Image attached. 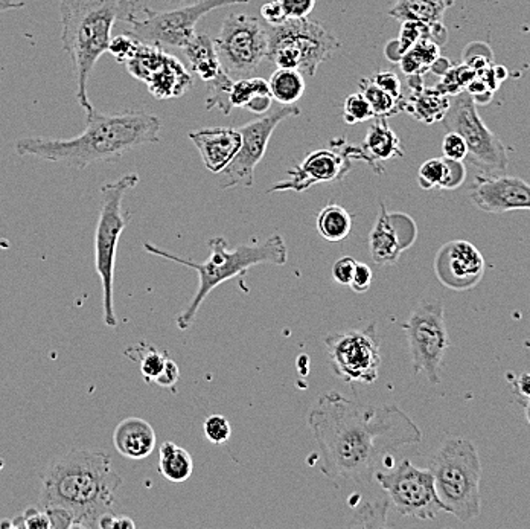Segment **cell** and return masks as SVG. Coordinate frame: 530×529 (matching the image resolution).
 Wrapping results in <instances>:
<instances>
[{
  "label": "cell",
  "instance_id": "cell-30",
  "mask_svg": "<svg viewBox=\"0 0 530 529\" xmlns=\"http://www.w3.org/2000/svg\"><path fill=\"white\" fill-rule=\"evenodd\" d=\"M125 356L132 358V362L139 364L141 374L149 385H153L157 381L160 374L164 373L168 358H170L166 351H160L154 345L145 342L128 348Z\"/></svg>",
  "mask_w": 530,
  "mask_h": 529
},
{
  "label": "cell",
  "instance_id": "cell-40",
  "mask_svg": "<svg viewBox=\"0 0 530 529\" xmlns=\"http://www.w3.org/2000/svg\"><path fill=\"white\" fill-rule=\"evenodd\" d=\"M142 44L136 36L132 33L121 34L117 37L112 38L108 52L116 59V61L125 65L128 60L132 59V54L138 51L139 44Z\"/></svg>",
  "mask_w": 530,
  "mask_h": 529
},
{
  "label": "cell",
  "instance_id": "cell-17",
  "mask_svg": "<svg viewBox=\"0 0 530 529\" xmlns=\"http://www.w3.org/2000/svg\"><path fill=\"white\" fill-rule=\"evenodd\" d=\"M486 270L482 252L472 243L453 240L440 247L435 258L436 278L454 292H467L478 285Z\"/></svg>",
  "mask_w": 530,
  "mask_h": 529
},
{
  "label": "cell",
  "instance_id": "cell-1",
  "mask_svg": "<svg viewBox=\"0 0 530 529\" xmlns=\"http://www.w3.org/2000/svg\"><path fill=\"white\" fill-rule=\"evenodd\" d=\"M317 443L318 465L335 485H366L395 450L421 443L422 433L395 405L361 406L339 392H326L308 413Z\"/></svg>",
  "mask_w": 530,
  "mask_h": 529
},
{
  "label": "cell",
  "instance_id": "cell-47",
  "mask_svg": "<svg viewBox=\"0 0 530 529\" xmlns=\"http://www.w3.org/2000/svg\"><path fill=\"white\" fill-rule=\"evenodd\" d=\"M288 19H305L316 8V0H277Z\"/></svg>",
  "mask_w": 530,
  "mask_h": 529
},
{
  "label": "cell",
  "instance_id": "cell-45",
  "mask_svg": "<svg viewBox=\"0 0 530 529\" xmlns=\"http://www.w3.org/2000/svg\"><path fill=\"white\" fill-rule=\"evenodd\" d=\"M11 526H17V528H52L51 525V518L48 513L37 511V509H28L23 513V516H17L14 517V522H11Z\"/></svg>",
  "mask_w": 530,
  "mask_h": 529
},
{
  "label": "cell",
  "instance_id": "cell-42",
  "mask_svg": "<svg viewBox=\"0 0 530 529\" xmlns=\"http://www.w3.org/2000/svg\"><path fill=\"white\" fill-rule=\"evenodd\" d=\"M389 501H381L380 503H369L358 514V522L356 525L361 526H386V514H388Z\"/></svg>",
  "mask_w": 530,
  "mask_h": 529
},
{
  "label": "cell",
  "instance_id": "cell-39",
  "mask_svg": "<svg viewBox=\"0 0 530 529\" xmlns=\"http://www.w3.org/2000/svg\"><path fill=\"white\" fill-rule=\"evenodd\" d=\"M444 176V157H433L425 161L418 172V182L422 189H433L439 187Z\"/></svg>",
  "mask_w": 530,
  "mask_h": 529
},
{
  "label": "cell",
  "instance_id": "cell-29",
  "mask_svg": "<svg viewBox=\"0 0 530 529\" xmlns=\"http://www.w3.org/2000/svg\"><path fill=\"white\" fill-rule=\"evenodd\" d=\"M269 87L273 100L282 106H294V102L303 97L307 84L302 72L277 68V70L271 74Z\"/></svg>",
  "mask_w": 530,
  "mask_h": 529
},
{
  "label": "cell",
  "instance_id": "cell-24",
  "mask_svg": "<svg viewBox=\"0 0 530 529\" xmlns=\"http://www.w3.org/2000/svg\"><path fill=\"white\" fill-rule=\"evenodd\" d=\"M412 91V95L404 101V112L425 124H435L444 119L450 108L451 98L448 95L439 89L424 86Z\"/></svg>",
  "mask_w": 530,
  "mask_h": 529
},
{
  "label": "cell",
  "instance_id": "cell-23",
  "mask_svg": "<svg viewBox=\"0 0 530 529\" xmlns=\"http://www.w3.org/2000/svg\"><path fill=\"white\" fill-rule=\"evenodd\" d=\"M149 93L157 100H171L185 95L194 86L189 70L174 55L166 54L164 65L147 83Z\"/></svg>",
  "mask_w": 530,
  "mask_h": 529
},
{
  "label": "cell",
  "instance_id": "cell-11",
  "mask_svg": "<svg viewBox=\"0 0 530 529\" xmlns=\"http://www.w3.org/2000/svg\"><path fill=\"white\" fill-rule=\"evenodd\" d=\"M442 124L446 132L461 134L467 142L468 157L488 174L504 172L510 164L508 151L497 134L488 129L478 112V104L467 91L451 97Z\"/></svg>",
  "mask_w": 530,
  "mask_h": 529
},
{
  "label": "cell",
  "instance_id": "cell-19",
  "mask_svg": "<svg viewBox=\"0 0 530 529\" xmlns=\"http://www.w3.org/2000/svg\"><path fill=\"white\" fill-rule=\"evenodd\" d=\"M470 198L488 214L530 211V185L520 177L483 174L471 183Z\"/></svg>",
  "mask_w": 530,
  "mask_h": 529
},
{
  "label": "cell",
  "instance_id": "cell-9",
  "mask_svg": "<svg viewBox=\"0 0 530 529\" xmlns=\"http://www.w3.org/2000/svg\"><path fill=\"white\" fill-rule=\"evenodd\" d=\"M250 0H198L196 4L177 6L170 12H154L142 8L143 17H130V33L142 42L154 46L185 48L196 36L197 23L218 8L247 4Z\"/></svg>",
  "mask_w": 530,
  "mask_h": 529
},
{
  "label": "cell",
  "instance_id": "cell-16",
  "mask_svg": "<svg viewBox=\"0 0 530 529\" xmlns=\"http://www.w3.org/2000/svg\"><path fill=\"white\" fill-rule=\"evenodd\" d=\"M352 161H358V148L346 144L345 140H333L331 148L316 150L303 159L296 168H293L286 180L276 183L267 193L294 191L303 193L314 185L320 183L341 182L352 168Z\"/></svg>",
  "mask_w": 530,
  "mask_h": 529
},
{
  "label": "cell",
  "instance_id": "cell-35",
  "mask_svg": "<svg viewBox=\"0 0 530 529\" xmlns=\"http://www.w3.org/2000/svg\"><path fill=\"white\" fill-rule=\"evenodd\" d=\"M232 86H234L232 76H229L228 72L224 69L218 74L215 80L209 81V97L206 98L207 110L218 108L224 115H229L230 110H232L230 100H229Z\"/></svg>",
  "mask_w": 530,
  "mask_h": 529
},
{
  "label": "cell",
  "instance_id": "cell-2",
  "mask_svg": "<svg viewBox=\"0 0 530 529\" xmlns=\"http://www.w3.org/2000/svg\"><path fill=\"white\" fill-rule=\"evenodd\" d=\"M160 121L153 113L124 110L119 113H85V129L70 140L21 138L17 155L32 156L42 161L63 164L84 170L93 164L117 162L130 151L159 142Z\"/></svg>",
  "mask_w": 530,
  "mask_h": 529
},
{
  "label": "cell",
  "instance_id": "cell-26",
  "mask_svg": "<svg viewBox=\"0 0 530 529\" xmlns=\"http://www.w3.org/2000/svg\"><path fill=\"white\" fill-rule=\"evenodd\" d=\"M159 471L165 479L174 484L188 481L194 473L191 453L181 445L166 441L160 445Z\"/></svg>",
  "mask_w": 530,
  "mask_h": 529
},
{
  "label": "cell",
  "instance_id": "cell-8",
  "mask_svg": "<svg viewBox=\"0 0 530 529\" xmlns=\"http://www.w3.org/2000/svg\"><path fill=\"white\" fill-rule=\"evenodd\" d=\"M267 59L282 69H296L303 76H314L320 65L333 59L341 48L334 34L318 22L305 19H288L279 27H269Z\"/></svg>",
  "mask_w": 530,
  "mask_h": 529
},
{
  "label": "cell",
  "instance_id": "cell-53",
  "mask_svg": "<svg viewBox=\"0 0 530 529\" xmlns=\"http://www.w3.org/2000/svg\"><path fill=\"white\" fill-rule=\"evenodd\" d=\"M515 386H517L518 394L527 400L530 397V373L521 374L520 377L517 379V381H515Z\"/></svg>",
  "mask_w": 530,
  "mask_h": 529
},
{
  "label": "cell",
  "instance_id": "cell-57",
  "mask_svg": "<svg viewBox=\"0 0 530 529\" xmlns=\"http://www.w3.org/2000/svg\"><path fill=\"white\" fill-rule=\"evenodd\" d=\"M526 418H527V421H529L530 424V401L526 403Z\"/></svg>",
  "mask_w": 530,
  "mask_h": 529
},
{
  "label": "cell",
  "instance_id": "cell-13",
  "mask_svg": "<svg viewBox=\"0 0 530 529\" xmlns=\"http://www.w3.org/2000/svg\"><path fill=\"white\" fill-rule=\"evenodd\" d=\"M375 481L388 493L389 501L404 517L436 520L439 514L446 513L429 469H419L410 461L403 460L390 467V470L377 471Z\"/></svg>",
  "mask_w": 530,
  "mask_h": 529
},
{
  "label": "cell",
  "instance_id": "cell-28",
  "mask_svg": "<svg viewBox=\"0 0 530 529\" xmlns=\"http://www.w3.org/2000/svg\"><path fill=\"white\" fill-rule=\"evenodd\" d=\"M316 225L318 234L324 236L325 240L339 243L349 236L354 219L348 209L337 204H331L318 212Z\"/></svg>",
  "mask_w": 530,
  "mask_h": 529
},
{
  "label": "cell",
  "instance_id": "cell-46",
  "mask_svg": "<svg viewBox=\"0 0 530 529\" xmlns=\"http://www.w3.org/2000/svg\"><path fill=\"white\" fill-rule=\"evenodd\" d=\"M372 281H373L372 269L367 266L366 262L357 261L356 270H354V275H352V279H350L348 287L356 293H366L367 290L371 289Z\"/></svg>",
  "mask_w": 530,
  "mask_h": 529
},
{
  "label": "cell",
  "instance_id": "cell-7",
  "mask_svg": "<svg viewBox=\"0 0 530 529\" xmlns=\"http://www.w3.org/2000/svg\"><path fill=\"white\" fill-rule=\"evenodd\" d=\"M139 176L128 172L115 182L102 187V204L100 219L95 230V268L102 283V302H104V321L107 326L117 325L115 305H113V284H115V264H116L117 244L124 230L132 221V215L124 212L123 200L127 191L136 187Z\"/></svg>",
  "mask_w": 530,
  "mask_h": 529
},
{
  "label": "cell",
  "instance_id": "cell-50",
  "mask_svg": "<svg viewBox=\"0 0 530 529\" xmlns=\"http://www.w3.org/2000/svg\"><path fill=\"white\" fill-rule=\"evenodd\" d=\"M179 379H181V369H179L174 360L170 357L166 362L164 373L160 374L159 379L156 381V385L160 386V388H166V389L175 390V385H177Z\"/></svg>",
  "mask_w": 530,
  "mask_h": 529
},
{
  "label": "cell",
  "instance_id": "cell-32",
  "mask_svg": "<svg viewBox=\"0 0 530 529\" xmlns=\"http://www.w3.org/2000/svg\"><path fill=\"white\" fill-rule=\"evenodd\" d=\"M439 52V44L431 38H422L414 48L408 49L403 59L399 60V65L407 76H422L430 70L435 60L440 57Z\"/></svg>",
  "mask_w": 530,
  "mask_h": 529
},
{
  "label": "cell",
  "instance_id": "cell-22",
  "mask_svg": "<svg viewBox=\"0 0 530 529\" xmlns=\"http://www.w3.org/2000/svg\"><path fill=\"white\" fill-rule=\"evenodd\" d=\"M113 444L117 453L128 460H145L156 449V432L153 426L142 418H125L113 433Z\"/></svg>",
  "mask_w": 530,
  "mask_h": 529
},
{
  "label": "cell",
  "instance_id": "cell-51",
  "mask_svg": "<svg viewBox=\"0 0 530 529\" xmlns=\"http://www.w3.org/2000/svg\"><path fill=\"white\" fill-rule=\"evenodd\" d=\"M98 528H136V524L132 522V518L127 517V516H116V514H113L110 511V513L104 514L100 518Z\"/></svg>",
  "mask_w": 530,
  "mask_h": 529
},
{
  "label": "cell",
  "instance_id": "cell-12",
  "mask_svg": "<svg viewBox=\"0 0 530 529\" xmlns=\"http://www.w3.org/2000/svg\"><path fill=\"white\" fill-rule=\"evenodd\" d=\"M324 342L335 377L348 385H372L377 381L381 368V343L375 322L360 330L329 334Z\"/></svg>",
  "mask_w": 530,
  "mask_h": 529
},
{
  "label": "cell",
  "instance_id": "cell-34",
  "mask_svg": "<svg viewBox=\"0 0 530 529\" xmlns=\"http://www.w3.org/2000/svg\"><path fill=\"white\" fill-rule=\"evenodd\" d=\"M262 93H270V87H269V81L264 78H241V80L234 81V86L230 91V106L232 108H245L253 98Z\"/></svg>",
  "mask_w": 530,
  "mask_h": 529
},
{
  "label": "cell",
  "instance_id": "cell-20",
  "mask_svg": "<svg viewBox=\"0 0 530 529\" xmlns=\"http://www.w3.org/2000/svg\"><path fill=\"white\" fill-rule=\"evenodd\" d=\"M189 140L202 156L207 172L220 174L234 161L241 148V133L238 129H205L191 132Z\"/></svg>",
  "mask_w": 530,
  "mask_h": 529
},
{
  "label": "cell",
  "instance_id": "cell-31",
  "mask_svg": "<svg viewBox=\"0 0 530 529\" xmlns=\"http://www.w3.org/2000/svg\"><path fill=\"white\" fill-rule=\"evenodd\" d=\"M165 57L166 52L162 46L141 44L138 51L125 63V68L136 80L147 83L164 65Z\"/></svg>",
  "mask_w": 530,
  "mask_h": 529
},
{
  "label": "cell",
  "instance_id": "cell-52",
  "mask_svg": "<svg viewBox=\"0 0 530 529\" xmlns=\"http://www.w3.org/2000/svg\"><path fill=\"white\" fill-rule=\"evenodd\" d=\"M271 101H273L271 93H262V95H258V97L253 98V100L245 106V108H249L250 112L256 113V115L262 116V115L269 113V110H270Z\"/></svg>",
  "mask_w": 530,
  "mask_h": 529
},
{
  "label": "cell",
  "instance_id": "cell-41",
  "mask_svg": "<svg viewBox=\"0 0 530 529\" xmlns=\"http://www.w3.org/2000/svg\"><path fill=\"white\" fill-rule=\"evenodd\" d=\"M467 177V168L462 161H451L444 157V176L439 183V189L453 191L462 187Z\"/></svg>",
  "mask_w": 530,
  "mask_h": 529
},
{
  "label": "cell",
  "instance_id": "cell-58",
  "mask_svg": "<svg viewBox=\"0 0 530 529\" xmlns=\"http://www.w3.org/2000/svg\"><path fill=\"white\" fill-rule=\"evenodd\" d=\"M527 401H530V397H529V398H527Z\"/></svg>",
  "mask_w": 530,
  "mask_h": 529
},
{
  "label": "cell",
  "instance_id": "cell-36",
  "mask_svg": "<svg viewBox=\"0 0 530 529\" xmlns=\"http://www.w3.org/2000/svg\"><path fill=\"white\" fill-rule=\"evenodd\" d=\"M478 76L476 70H472L470 66L463 65L453 68L451 66L448 72H446L442 83L436 89H439L442 93H446L448 97H454L461 92L467 91L468 84L471 83L474 78Z\"/></svg>",
  "mask_w": 530,
  "mask_h": 529
},
{
  "label": "cell",
  "instance_id": "cell-21",
  "mask_svg": "<svg viewBox=\"0 0 530 529\" xmlns=\"http://www.w3.org/2000/svg\"><path fill=\"white\" fill-rule=\"evenodd\" d=\"M404 156V147L398 134L389 127L388 119L375 118L363 144L358 147V161L366 162L373 172L382 174L386 172L384 164Z\"/></svg>",
  "mask_w": 530,
  "mask_h": 529
},
{
  "label": "cell",
  "instance_id": "cell-14",
  "mask_svg": "<svg viewBox=\"0 0 530 529\" xmlns=\"http://www.w3.org/2000/svg\"><path fill=\"white\" fill-rule=\"evenodd\" d=\"M229 76H250L269 54V29L258 17L229 14L213 40Z\"/></svg>",
  "mask_w": 530,
  "mask_h": 529
},
{
  "label": "cell",
  "instance_id": "cell-6",
  "mask_svg": "<svg viewBox=\"0 0 530 529\" xmlns=\"http://www.w3.org/2000/svg\"><path fill=\"white\" fill-rule=\"evenodd\" d=\"M429 470L446 514L461 522H471L480 516L482 462L472 441L461 437L446 439L430 460Z\"/></svg>",
  "mask_w": 530,
  "mask_h": 529
},
{
  "label": "cell",
  "instance_id": "cell-48",
  "mask_svg": "<svg viewBox=\"0 0 530 529\" xmlns=\"http://www.w3.org/2000/svg\"><path fill=\"white\" fill-rule=\"evenodd\" d=\"M357 261L352 257H341L333 266V278L340 285H349Z\"/></svg>",
  "mask_w": 530,
  "mask_h": 529
},
{
  "label": "cell",
  "instance_id": "cell-37",
  "mask_svg": "<svg viewBox=\"0 0 530 529\" xmlns=\"http://www.w3.org/2000/svg\"><path fill=\"white\" fill-rule=\"evenodd\" d=\"M373 118H375V115H373L371 104L361 92L352 93L346 98L343 102V121L346 124L356 125V124L366 123L369 119Z\"/></svg>",
  "mask_w": 530,
  "mask_h": 529
},
{
  "label": "cell",
  "instance_id": "cell-49",
  "mask_svg": "<svg viewBox=\"0 0 530 529\" xmlns=\"http://www.w3.org/2000/svg\"><path fill=\"white\" fill-rule=\"evenodd\" d=\"M261 17L269 27H279L282 23L288 20L285 12L282 10L281 4L277 0H270L261 6Z\"/></svg>",
  "mask_w": 530,
  "mask_h": 529
},
{
  "label": "cell",
  "instance_id": "cell-56",
  "mask_svg": "<svg viewBox=\"0 0 530 529\" xmlns=\"http://www.w3.org/2000/svg\"><path fill=\"white\" fill-rule=\"evenodd\" d=\"M431 2H436V4H442V5H446V8H450V6L454 5V0H431Z\"/></svg>",
  "mask_w": 530,
  "mask_h": 529
},
{
  "label": "cell",
  "instance_id": "cell-18",
  "mask_svg": "<svg viewBox=\"0 0 530 529\" xmlns=\"http://www.w3.org/2000/svg\"><path fill=\"white\" fill-rule=\"evenodd\" d=\"M418 236L414 220L404 212H389L380 202V214L369 236V252L378 266H393Z\"/></svg>",
  "mask_w": 530,
  "mask_h": 529
},
{
  "label": "cell",
  "instance_id": "cell-43",
  "mask_svg": "<svg viewBox=\"0 0 530 529\" xmlns=\"http://www.w3.org/2000/svg\"><path fill=\"white\" fill-rule=\"evenodd\" d=\"M442 153L446 159L463 162L468 157L467 142L463 140L461 134L446 132L444 140H442Z\"/></svg>",
  "mask_w": 530,
  "mask_h": 529
},
{
  "label": "cell",
  "instance_id": "cell-10",
  "mask_svg": "<svg viewBox=\"0 0 530 529\" xmlns=\"http://www.w3.org/2000/svg\"><path fill=\"white\" fill-rule=\"evenodd\" d=\"M403 330L407 337L414 374L425 375L431 385H439L440 365L450 347L442 302H421L403 324Z\"/></svg>",
  "mask_w": 530,
  "mask_h": 529
},
{
  "label": "cell",
  "instance_id": "cell-54",
  "mask_svg": "<svg viewBox=\"0 0 530 529\" xmlns=\"http://www.w3.org/2000/svg\"><path fill=\"white\" fill-rule=\"evenodd\" d=\"M23 6H25V2H16V0H0V14L12 12V10H19V8H23Z\"/></svg>",
  "mask_w": 530,
  "mask_h": 529
},
{
  "label": "cell",
  "instance_id": "cell-15",
  "mask_svg": "<svg viewBox=\"0 0 530 529\" xmlns=\"http://www.w3.org/2000/svg\"><path fill=\"white\" fill-rule=\"evenodd\" d=\"M301 108L296 106H284L273 113H265L260 118L253 119L245 125L238 127L243 142L241 148L223 172L224 180L221 189L241 187L250 188L255 182V168L267 151L271 134L276 127L292 116H299Z\"/></svg>",
  "mask_w": 530,
  "mask_h": 529
},
{
  "label": "cell",
  "instance_id": "cell-5",
  "mask_svg": "<svg viewBox=\"0 0 530 529\" xmlns=\"http://www.w3.org/2000/svg\"><path fill=\"white\" fill-rule=\"evenodd\" d=\"M211 255L206 261L198 262L185 260V258L173 255L170 252L154 246L151 243H145L143 249L153 253L156 257L165 258L170 261L179 262L181 266L192 269L198 273V289L192 296L191 302L186 305L177 317V326L181 330H188L196 322L197 313L200 310L207 296L217 289L218 285L228 283L237 277H243L247 270L260 264H273L284 266L288 260V247L281 234H273L267 240H253L250 244H239L230 249L228 241L223 236H213L207 241Z\"/></svg>",
  "mask_w": 530,
  "mask_h": 529
},
{
  "label": "cell",
  "instance_id": "cell-25",
  "mask_svg": "<svg viewBox=\"0 0 530 529\" xmlns=\"http://www.w3.org/2000/svg\"><path fill=\"white\" fill-rule=\"evenodd\" d=\"M183 49H185L186 57L189 60L192 72L205 83L215 80L218 74L223 70L213 40L207 36L196 34Z\"/></svg>",
  "mask_w": 530,
  "mask_h": 529
},
{
  "label": "cell",
  "instance_id": "cell-33",
  "mask_svg": "<svg viewBox=\"0 0 530 529\" xmlns=\"http://www.w3.org/2000/svg\"><path fill=\"white\" fill-rule=\"evenodd\" d=\"M360 92L366 97L367 101L371 104L372 110L375 118H390V116H397L398 113L404 112V100H397V98L390 97L388 92L382 91L381 87H378L371 76L363 78L358 83Z\"/></svg>",
  "mask_w": 530,
  "mask_h": 529
},
{
  "label": "cell",
  "instance_id": "cell-3",
  "mask_svg": "<svg viewBox=\"0 0 530 529\" xmlns=\"http://www.w3.org/2000/svg\"><path fill=\"white\" fill-rule=\"evenodd\" d=\"M123 477L104 452L72 450L53 460L43 477V509L69 516L72 528H98L100 518L112 511Z\"/></svg>",
  "mask_w": 530,
  "mask_h": 529
},
{
  "label": "cell",
  "instance_id": "cell-27",
  "mask_svg": "<svg viewBox=\"0 0 530 529\" xmlns=\"http://www.w3.org/2000/svg\"><path fill=\"white\" fill-rule=\"evenodd\" d=\"M446 10V5L431 0H397V4L389 10V16L399 22L439 23Z\"/></svg>",
  "mask_w": 530,
  "mask_h": 529
},
{
  "label": "cell",
  "instance_id": "cell-44",
  "mask_svg": "<svg viewBox=\"0 0 530 529\" xmlns=\"http://www.w3.org/2000/svg\"><path fill=\"white\" fill-rule=\"evenodd\" d=\"M372 81L377 84L378 87H381L382 91L388 92L389 95L397 100H404L403 95V84L399 76L392 72V70H382L378 72L375 76H371Z\"/></svg>",
  "mask_w": 530,
  "mask_h": 529
},
{
  "label": "cell",
  "instance_id": "cell-38",
  "mask_svg": "<svg viewBox=\"0 0 530 529\" xmlns=\"http://www.w3.org/2000/svg\"><path fill=\"white\" fill-rule=\"evenodd\" d=\"M205 437L207 441L215 445H223L232 437V426L224 415H211L205 420L203 424Z\"/></svg>",
  "mask_w": 530,
  "mask_h": 529
},
{
  "label": "cell",
  "instance_id": "cell-55",
  "mask_svg": "<svg viewBox=\"0 0 530 529\" xmlns=\"http://www.w3.org/2000/svg\"><path fill=\"white\" fill-rule=\"evenodd\" d=\"M196 2H198V0H165V4L174 6V8H177V6L191 5V4H196Z\"/></svg>",
  "mask_w": 530,
  "mask_h": 529
},
{
  "label": "cell",
  "instance_id": "cell-4",
  "mask_svg": "<svg viewBox=\"0 0 530 529\" xmlns=\"http://www.w3.org/2000/svg\"><path fill=\"white\" fill-rule=\"evenodd\" d=\"M61 46L69 55L76 78V100L84 112L93 110L87 86L96 61L108 52L117 20L136 14L132 0H59Z\"/></svg>",
  "mask_w": 530,
  "mask_h": 529
}]
</instances>
